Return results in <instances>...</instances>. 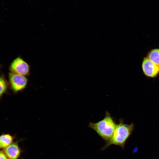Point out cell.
Instances as JSON below:
<instances>
[{
    "instance_id": "cell-1",
    "label": "cell",
    "mask_w": 159,
    "mask_h": 159,
    "mask_svg": "<svg viewBox=\"0 0 159 159\" xmlns=\"http://www.w3.org/2000/svg\"><path fill=\"white\" fill-rule=\"evenodd\" d=\"M134 125L133 123L127 124L122 119H120L110 139L106 143L101 149L103 150L111 145L120 147L124 149L125 143L133 130Z\"/></svg>"
},
{
    "instance_id": "cell-2",
    "label": "cell",
    "mask_w": 159,
    "mask_h": 159,
    "mask_svg": "<svg viewBox=\"0 0 159 159\" xmlns=\"http://www.w3.org/2000/svg\"><path fill=\"white\" fill-rule=\"evenodd\" d=\"M117 124L109 112L106 111L103 119L95 123L90 122L88 126L106 142L112 137Z\"/></svg>"
},
{
    "instance_id": "cell-3",
    "label": "cell",
    "mask_w": 159,
    "mask_h": 159,
    "mask_svg": "<svg viewBox=\"0 0 159 159\" xmlns=\"http://www.w3.org/2000/svg\"><path fill=\"white\" fill-rule=\"evenodd\" d=\"M30 68L29 64L19 57L14 60L9 67L10 70L11 72L25 76L30 74Z\"/></svg>"
},
{
    "instance_id": "cell-4",
    "label": "cell",
    "mask_w": 159,
    "mask_h": 159,
    "mask_svg": "<svg viewBox=\"0 0 159 159\" xmlns=\"http://www.w3.org/2000/svg\"><path fill=\"white\" fill-rule=\"evenodd\" d=\"M9 77L11 87L15 92L21 91L26 87L28 82L26 76L11 72Z\"/></svg>"
},
{
    "instance_id": "cell-5",
    "label": "cell",
    "mask_w": 159,
    "mask_h": 159,
    "mask_svg": "<svg viewBox=\"0 0 159 159\" xmlns=\"http://www.w3.org/2000/svg\"><path fill=\"white\" fill-rule=\"evenodd\" d=\"M142 68L143 73L148 77H156L159 74V65L153 62L147 57L143 59Z\"/></svg>"
},
{
    "instance_id": "cell-6",
    "label": "cell",
    "mask_w": 159,
    "mask_h": 159,
    "mask_svg": "<svg viewBox=\"0 0 159 159\" xmlns=\"http://www.w3.org/2000/svg\"><path fill=\"white\" fill-rule=\"evenodd\" d=\"M3 151L8 159H18L22 151L17 141L12 143Z\"/></svg>"
},
{
    "instance_id": "cell-7",
    "label": "cell",
    "mask_w": 159,
    "mask_h": 159,
    "mask_svg": "<svg viewBox=\"0 0 159 159\" xmlns=\"http://www.w3.org/2000/svg\"><path fill=\"white\" fill-rule=\"evenodd\" d=\"M14 137L9 134L0 135V148L5 149L13 143Z\"/></svg>"
},
{
    "instance_id": "cell-8",
    "label": "cell",
    "mask_w": 159,
    "mask_h": 159,
    "mask_svg": "<svg viewBox=\"0 0 159 159\" xmlns=\"http://www.w3.org/2000/svg\"><path fill=\"white\" fill-rule=\"evenodd\" d=\"M146 57L153 62L159 65V48L154 49L150 50Z\"/></svg>"
},
{
    "instance_id": "cell-9",
    "label": "cell",
    "mask_w": 159,
    "mask_h": 159,
    "mask_svg": "<svg viewBox=\"0 0 159 159\" xmlns=\"http://www.w3.org/2000/svg\"><path fill=\"white\" fill-rule=\"evenodd\" d=\"M7 85L6 81L2 77H0V97L6 91Z\"/></svg>"
},
{
    "instance_id": "cell-10",
    "label": "cell",
    "mask_w": 159,
    "mask_h": 159,
    "mask_svg": "<svg viewBox=\"0 0 159 159\" xmlns=\"http://www.w3.org/2000/svg\"><path fill=\"white\" fill-rule=\"evenodd\" d=\"M0 159H8L4 151H0Z\"/></svg>"
},
{
    "instance_id": "cell-11",
    "label": "cell",
    "mask_w": 159,
    "mask_h": 159,
    "mask_svg": "<svg viewBox=\"0 0 159 159\" xmlns=\"http://www.w3.org/2000/svg\"></svg>"
}]
</instances>
